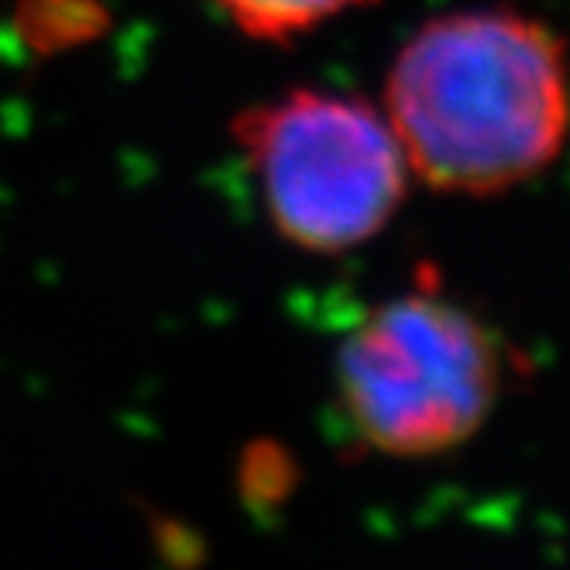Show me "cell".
<instances>
[{"mask_svg": "<svg viewBox=\"0 0 570 570\" xmlns=\"http://www.w3.org/2000/svg\"><path fill=\"white\" fill-rule=\"evenodd\" d=\"M341 399L354 430L392 458L464 443L495 410L499 344L464 306L413 293L379 306L341 347Z\"/></svg>", "mask_w": 570, "mask_h": 570, "instance_id": "obj_2", "label": "cell"}, {"mask_svg": "<svg viewBox=\"0 0 570 570\" xmlns=\"http://www.w3.org/2000/svg\"><path fill=\"white\" fill-rule=\"evenodd\" d=\"M275 227L299 248L344 252L379 234L405 196L410 161L368 104L289 94L237 120Z\"/></svg>", "mask_w": 570, "mask_h": 570, "instance_id": "obj_3", "label": "cell"}, {"mask_svg": "<svg viewBox=\"0 0 570 570\" xmlns=\"http://www.w3.org/2000/svg\"><path fill=\"white\" fill-rule=\"evenodd\" d=\"M557 38L512 11L430 21L389 76V125L410 169L446 193H502L557 158L567 135Z\"/></svg>", "mask_w": 570, "mask_h": 570, "instance_id": "obj_1", "label": "cell"}, {"mask_svg": "<svg viewBox=\"0 0 570 570\" xmlns=\"http://www.w3.org/2000/svg\"><path fill=\"white\" fill-rule=\"evenodd\" d=\"M230 18L255 38H289L320 21H327L364 0H220Z\"/></svg>", "mask_w": 570, "mask_h": 570, "instance_id": "obj_4", "label": "cell"}]
</instances>
